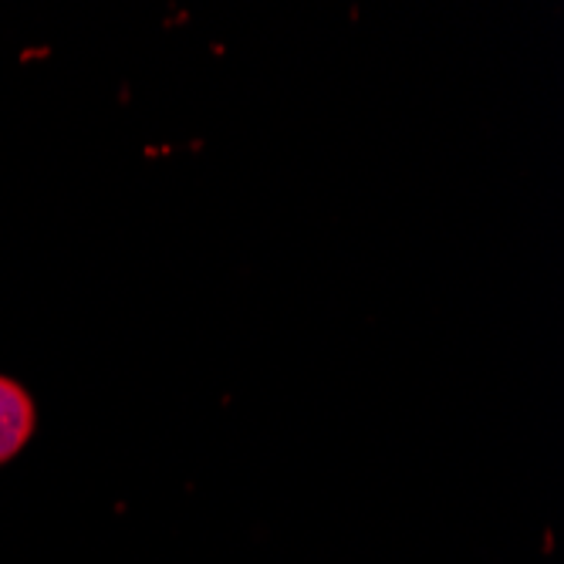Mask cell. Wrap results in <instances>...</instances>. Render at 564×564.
Returning <instances> with one entry per match:
<instances>
[{
	"label": "cell",
	"instance_id": "1",
	"mask_svg": "<svg viewBox=\"0 0 564 564\" xmlns=\"http://www.w3.org/2000/svg\"><path fill=\"white\" fill-rule=\"evenodd\" d=\"M37 430V405L31 399V392L0 376V467L11 464V459L31 443Z\"/></svg>",
	"mask_w": 564,
	"mask_h": 564
}]
</instances>
